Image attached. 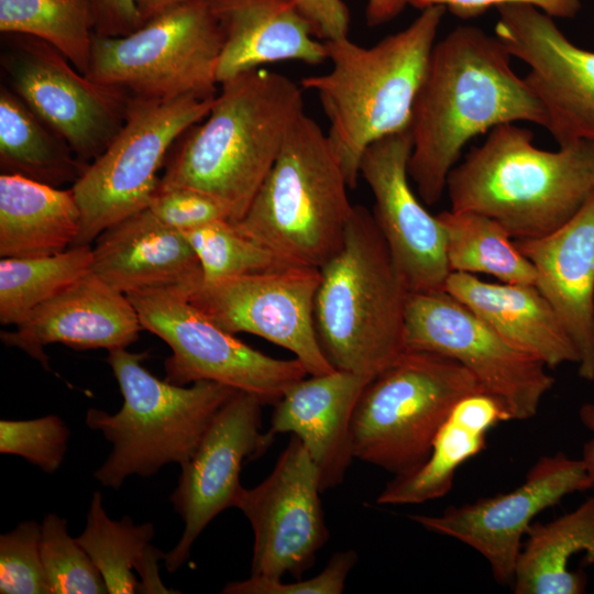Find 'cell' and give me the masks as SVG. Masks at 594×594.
Listing matches in <instances>:
<instances>
[{"label":"cell","mask_w":594,"mask_h":594,"mask_svg":"<svg viewBox=\"0 0 594 594\" xmlns=\"http://www.w3.org/2000/svg\"><path fill=\"white\" fill-rule=\"evenodd\" d=\"M510 58L497 37L473 25L457 26L435 43L409 124L408 174L424 204L440 201L473 138L518 121L546 128L543 106Z\"/></svg>","instance_id":"obj_1"},{"label":"cell","mask_w":594,"mask_h":594,"mask_svg":"<svg viewBox=\"0 0 594 594\" xmlns=\"http://www.w3.org/2000/svg\"><path fill=\"white\" fill-rule=\"evenodd\" d=\"M302 89L263 67L221 82L209 113L168 158L160 185L205 193L224 206L231 223L241 220L305 112Z\"/></svg>","instance_id":"obj_2"},{"label":"cell","mask_w":594,"mask_h":594,"mask_svg":"<svg viewBox=\"0 0 594 594\" xmlns=\"http://www.w3.org/2000/svg\"><path fill=\"white\" fill-rule=\"evenodd\" d=\"M432 6L405 29L364 47L349 36L324 42L329 72L301 79L329 122L327 136L350 188L364 151L409 128L413 107L446 13Z\"/></svg>","instance_id":"obj_3"},{"label":"cell","mask_w":594,"mask_h":594,"mask_svg":"<svg viewBox=\"0 0 594 594\" xmlns=\"http://www.w3.org/2000/svg\"><path fill=\"white\" fill-rule=\"evenodd\" d=\"M532 141L515 123L493 128L450 172L451 210L490 217L514 240L544 237L569 221L594 190V143L546 151Z\"/></svg>","instance_id":"obj_4"},{"label":"cell","mask_w":594,"mask_h":594,"mask_svg":"<svg viewBox=\"0 0 594 594\" xmlns=\"http://www.w3.org/2000/svg\"><path fill=\"white\" fill-rule=\"evenodd\" d=\"M314 324L336 369L373 380L406 350L409 290L382 232L363 206H353L340 251L320 268Z\"/></svg>","instance_id":"obj_5"},{"label":"cell","mask_w":594,"mask_h":594,"mask_svg":"<svg viewBox=\"0 0 594 594\" xmlns=\"http://www.w3.org/2000/svg\"><path fill=\"white\" fill-rule=\"evenodd\" d=\"M327 133L302 112L235 229L292 265L320 268L342 248L353 206Z\"/></svg>","instance_id":"obj_6"},{"label":"cell","mask_w":594,"mask_h":594,"mask_svg":"<svg viewBox=\"0 0 594 594\" xmlns=\"http://www.w3.org/2000/svg\"><path fill=\"white\" fill-rule=\"evenodd\" d=\"M108 352L106 361L123 404L116 414L88 409L86 425L112 444L94 477L106 487L119 488L132 475L148 477L169 463H186L218 410L238 389L209 381L172 384L142 365L147 352Z\"/></svg>","instance_id":"obj_7"},{"label":"cell","mask_w":594,"mask_h":594,"mask_svg":"<svg viewBox=\"0 0 594 594\" xmlns=\"http://www.w3.org/2000/svg\"><path fill=\"white\" fill-rule=\"evenodd\" d=\"M481 391L457 361L406 349L359 397L351 421L354 459L394 476L415 470L455 403Z\"/></svg>","instance_id":"obj_8"},{"label":"cell","mask_w":594,"mask_h":594,"mask_svg":"<svg viewBox=\"0 0 594 594\" xmlns=\"http://www.w3.org/2000/svg\"><path fill=\"white\" fill-rule=\"evenodd\" d=\"M222 41L208 1L188 0L127 35L94 34L86 76L131 98H211Z\"/></svg>","instance_id":"obj_9"},{"label":"cell","mask_w":594,"mask_h":594,"mask_svg":"<svg viewBox=\"0 0 594 594\" xmlns=\"http://www.w3.org/2000/svg\"><path fill=\"white\" fill-rule=\"evenodd\" d=\"M213 98H130L122 128L72 186L81 213L73 246L91 245L105 230L147 207L172 145L206 118Z\"/></svg>","instance_id":"obj_10"},{"label":"cell","mask_w":594,"mask_h":594,"mask_svg":"<svg viewBox=\"0 0 594 594\" xmlns=\"http://www.w3.org/2000/svg\"><path fill=\"white\" fill-rule=\"evenodd\" d=\"M188 294L165 288L127 295L143 329L172 350L164 362L167 382L182 386L216 382L275 405L289 386L308 375L298 359L268 356L220 328L190 302Z\"/></svg>","instance_id":"obj_11"},{"label":"cell","mask_w":594,"mask_h":594,"mask_svg":"<svg viewBox=\"0 0 594 594\" xmlns=\"http://www.w3.org/2000/svg\"><path fill=\"white\" fill-rule=\"evenodd\" d=\"M405 345L460 363L505 405L512 420L536 416L554 385L542 361L507 342L444 289L409 293Z\"/></svg>","instance_id":"obj_12"},{"label":"cell","mask_w":594,"mask_h":594,"mask_svg":"<svg viewBox=\"0 0 594 594\" xmlns=\"http://www.w3.org/2000/svg\"><path fill=\"white\" fill-rule=\"evenodd\" d=\"M319 471L294 435L272 472L256 486L242 487L234 507L253 535L251 575L299 580L329 539L320 499Z\"/></svg>","instance_id":"obj_13"},{"label":"cell","mask_w":594,"mask_h":594,"mask_svg":"<svg viewBox=\"0 0 594 594\" xmlns=\"http://www.w3.org/2000/svg\"><path fill=\"white\" fill-rule=\"evenodd\" d=\"M320 271L301 265L201 283L190 302L223 330L251 333L290 351L308 375L336 369L324 356L314 324Z\"/></svg>","instance_id":"obj_14"},{"label":"cell","mask_w":594,"mask_h":594,"mask_svg":"<svg viewBox=\"0 0 594 594\" xmlns=\"http://www.w3.org/2000/svg\"><path fill=\"white\" fill-rule=\"evenodd\" d=\"M22 36L3 58L13 91L87 166L122 128L131 97L79 73L46 42Z\"/></svg>","instance_id":"obj_15"},{"label":"cell","mask_w":594,"mask_h":594,"mask_svg":"<svg viewBox=\"0 0 594 594\" xmlns=\"http://www.w3.org/2000/svg\"><path fill=\"white\" fill-rule=\"evenodd\" d=\"M591 488L583 461L560 451L541 457L510 492L449 506L437 516L411 515L410 519L474 549L498 583L512 585L522 538L535 517L565 496Z\"/></svg>","instance_id":"obj_16"},{"label":"cell","mask_w":594,"mask_h":594,"mask_svg":"<svg viewBox=\"0 0 594 594\" xmlns=\"http://www.w3.org/2000/svg\"><path fill=\"white\" fill-rule=\"evenodd\" d=\"M263 406L255 395L238 391L218 410L193 455L180 465L170 503L185 526L176 546L164 557L169 573L185 563L210 521L234 507L243 487L240 473L244 462L260 458L273 443L275 437L262 431Z\"/></svg>","instance_id":"obj_17"},{"label":"cell","mask_w":594,"mask_h":594,"mask_svg":"<svg viewBox=\"0 0 594 594\" xmlns=\"http://www.w3.org/2000/svg\"><path fill=\"white\" fill-rule=\"evenodd\" d=\"M496 37L529 66L524 77L543 106L559 146L594 143V52L572 43L553 18L529 4L496 8Z\"/></svg>","instance_id":"obj_18"},{"label":"cell","mask_w":594,"mask_h":594,"mask_svg":"<svg viewBox=\"0 0 594 594\" xmlns=\"http://www.w3.org/2000/svg\"><path fill=\"white\" fill-rule=\"evenodd\" d=\"M411 148L409 128L375 141L363 153L360 176L371 189L372 215L409 293L443 290L451 273L446 234L410 186Z\"/></svg>","instance_id":"obj_19"},{"label":"cell","mask_w":594,"mask_h":594,"mask_svg":"<svg viewBox=\"0 0 594 594\" xmlns=\"http://www.w3.org/2000/svg\"><path fill=\"white\" fill-rule=\"evenodd\" d=\"M1 341L50 370L44 348L62 343L75 350L127 349L143 330L129 297L109 286L92 271L34 309Z\"/></svg>","instance_id":"obj_20"},{"label":"cell","mask_w":594,"mask_h":594,"mask_svg":"<svg viewBox=\"0 0 594 594\" xmlns=\"http://www.w3.org/2000/svg\"><path fill=\"white\" fill-rule=\"evenodd\" d=\"M532 263L536 286L560 317L579 353L578 374L594 380V190L556 231L514 240Z\"/></svg>","instance_id":"obj_21"},{"label":"cell","mask_w":594,"mask_h":594,"mask_svg":"<svg viewBox=\"0 0 594 594\" xmlns=\"http://www.w3.org/2000/svg\"><path fill=\"white\" fill-rule=\"evenodd\" d=\"M289 386L274 405L267 430L296 436L319 471L322 492L343 482L354 459L351 421L367 377L334 370Z\"/></svg>","instance_id":"obj_22"},{"label":"cell","mask_w":594,"mask_h":594,"mask_svg":"<svg viewBox=\"0 0 594 594\" xmlns=\"http://www.w3.org/2000/svg\"><path fill=\"white\" fill-rule=\"evenodd\" d=\"M91 271L125 295L165 288L191 293L202 283L200 262L183 231L146 208L95 240Z\"/></svg>","instance_id":"obj_23"},{"label":"cell","mask_w":594,"mask_h":594,"mask_svg":"<svg viewBox=\"0 0 594 594\" xmlns=\"http://www.w3.org/2000/svg\"><path fill=\"white\" fill-rule=\"evenodd\" d=\"M222 33L218 85L268 63L328 59L324 42L288 0H207Z\"/></svg>","instance_id":"obj_24"},{"label":"cell","mask_w":594,"mask_h":594,"mask_svg":"<svg viewBox=\"0 0 594 594\" xmlns=\"http://www.w3.org/2000/svg\"><path fill=\"white\" fill-rule=\"evenodd\" d=\"M444 290L514 346L554 369L579 363V353L557 311L536 285L490 283L451 272Z\"/></svg>","instance_id":"obj_25"},{"label":"cell","mask_w":594,"mask_h":594,"mask_svg":"<svg viewBox=\"0 0 594 594\" xmlns=\"http://www.w3.org/2000/svg\"><path fill=\"white\" fill-rule=\"evenodd\" d=\"M81 213L74 191L19 174L0 176V256L38 257L72 248Z\"/></svg>","instance_id":"obj_26"},{"label":"cell","mask_w":594,"mask_h":594,"mask_svg":"<svg viewBox=\"0 0 594 594\" xmlns=\"http://www.w3.org/2000/svg\"><path fill=\"white\" fill-rule=\"evenodd\" d=\"M522 542L512 587L516 594H582L587 579L571 559L594 564V495L549 522H532Z\"/></svg>","instance_id":"obj_27"},{"label":"cell","mask_w":594,"mask_h":594,"mask_svg":"<svg viewBox=\"0 0 594 594\" xmlns=\"http://www.w3.org/2000/svg\"><path fill=\"white\" fill-rule=\"evenodd\" d=\"M0 162L2 173L19 174L54 187L74 184L87 167L58 134L4 86L0 91Z\"/></svg>","instance_id":"obj_28"},{"label":"cell","mask_w":594,"mask_h":594,"mask_svg":"<svg viewBox=\"0 0 594 594\" xmlns=\"http://www.w3.org/2000/svg\"><path fill=\"white\" fill-rule=\"evenodd\" d=\"M437 217L444 230L451 272L482 273L503 283L536 285L532 263L497 221L471 211L447 210Z\"/></svg>","instance_id":"obj_29"},{"label":"cell","mask_w":594,"mask_h":594,"mask_svg":"<svg viewBox=\"0 0 594 594\" xmlns=\"http://www.w3.org/2000/svg\"><path fill=\"white\" fill-rule=\"evenodd\" d=\"M92 245L38 257H1L0 322L19 326L38 306L91 272Z\"/></svg>","instance_id":"obj_30"},{"label":"cell","mask_w":594,"mask_h":594,"mask_svg":"<svg viewBox=\"0 0 594 594\" xmlns=\"http://www.w3.org/2000/svg\"><path fill=\"white\" fill-rule=\"evenodd\" d=\"M0 30L42 40L88 73L94 29L86 0H0Z\"/></svg>","instance_id":"obj_31"},{"label":"cell","mask_w":594,"mask_h":594,"mask_svg":"<svg viewBox=\"0 0 594 594\" xmlns=\"http://www.w3.org/2000/svg\"><path fill=\"white\" fill-rule=\"evenodd\" d=\"M486 433L449 414L433 439L427 459L415 470L394 476L385 485L376 503L421 504L447 495L457 470L485 449Z\"/></svg>","instance_id":"obj_32"},{"label":"cell","mask_w":594,"mask_h":594,"mask_svg":"<svg viewBox=\"0 0 594 594\" xmlns=\"http://www.w3.org/2000/svg\"><path fill=\"white\" fill-rule=\"evenodd\" d=\"M155 534L151 522L135 525L130 517L112 520L102 503V494H92L87 522L77 537L80 546L101 573L110 594L140 593L133 570Z\"/></svg>","instance_id":"obj_33"},{"label":"cell","mask_w":594,"mask_h":594,"mask_svg":"<svg viewBox=\"0 0 594 594\" xmlns=\"http://www.w3.org/2000/svg\"><path fill=\"white\" fill-rule=\"evenodd\" d=\"M202 270V283L292 265L239 232L229 220L182 230Z\"/></svg>","instance_id":"obj_34"},{"label":"cell","mask_w":594,"mask_h":594,"mask_svg":"<svg viewBox=\"0 0 594 594\" xmlns=\"http://www.w3.org/2000/svg\"><path fill=\"white\" fill-rule=\"evenodd\" d=\"M40 550L51 594H106L105 580L67 520L47 514L41 524Z\"/></svg>","instance_id":"obj_35"},{"label":"cell","mask_w":594,"mask_h":594,"mask_svg":"<svg viewBox=\"0 0 594 594\" xmlns=\"http://www.w3.org/2000/svg\"><path fill=\"white\" fill-rule=\"evenodd\" d=\"M70 431L57 415L29 420H0V452L24 458L48 474L64 461Z\"/></svg>","instance_id":"obj_36"},{"label":"cell","mask_w":594,"mask_h":594,"mask_svg":"<svg viewBox=\"0 0 594 594\" xmlns=\"http://www.w3.org/2000/svg\"><path fill=\"white\" fill-rule=\"evenodd\" d=\"M41 524L20 522L0 536V593L51 594L40 550Z\"/></svg>","instance_id":"obj_37"},{"label":"cell","mask_w":594,"mask_h":594,"mask_svg":"<svg viewBox=\"0 0 594 594\" xmlns=\"http://www.w3.org/2000/svg\"><path fill=\"white\" fill-rule=\"evenodd\" d=\"M359 560L353 550L336 552L316 576L284 583L282 580H272L251 575L242 581L229 582L222 590L226 594H341L345 580Z\"/></svg>","instance_id":"obj_38"},{"label":"cell","mask_w":594,"mask_h":594,"mask_svg":"<svg viewBox=\"0 0 594 594\" xmlns=\"http://www.w3.org/2000/svg\"><path fill=\"white\" fill-rule=\"evenodd\" d=\"M146 209L164 224L190 229L213 220H229L218 200L199 190L182 186H158Z\"/></svg>","instance_id":"obj_39"},{"label":"cell","mask_w":594,"mask_h":594,"mask_svg":"<svg viewBox=\"0 0 594 594\" xmlns=\"http://www.w3.org/2000/svg\"><path fill=\"white\" fill-rule=\"evenodd\" d=\"M517 3L532 6L551 18L560 19L574 18L581 9L580 0H408V4L419 10L442 6L461 19L476 18L491 8Z\"/></svg>","instance_id":"obj_40"},{"label":"cell","mask_w":594,"mask_h":594,"mask_svg":"<svg viewBox=\"0 0 594 594\" xmlns=\"http://www.w3.org/2000/svg\"><path fill=\"white\" fill-rule=\"evenodd\" d=\"M323 42L349 36L350 12L343 0H288Z\"/></svg>","instance_id":"obj_41"},{"label":"cell","mask_w":594,"mask_h":594,"mask_svg":"<svg viewBox=\"0 0 594 594\" xmlns=\"http://www.w3.org/2000/svg\"><path fill=\"white\" fill-rule=\"evenodd\" d=\"M86 2L96 35L123 36L144 23L136 0H86Z\"/></svg>","instance_id":"obj_42"},{"label":"cell","mask_w":594,"mask_h":594,"mask_svg":"<svg viewBox=\"0 0 594 594\" xmlns=\"http://www.w3.org/2000/svg\"><path fill=\"white\" fill-rule=\"evenodd\" d=\"M165 553L150 544L144 556L135 566L141 576L140 593H174L165 587L158 576V560L164 559Z\"/></svg>","instance_id":"obj_43"},{"label":"cell","mask_w":594,"mask_h":594,"mask_svg":"<svg viewBox=\"0 0 594 594\" xmlns=\"http://www.w3.org/2000/svg\"><path fill=\"white\" fill-rule=\"evenodd\" d=\"M408 4V0H367L366 22L375 26L397 16Z\"/></svg>","instance_id":"obj_44"},{"label":"cell","mask_w":594,"mask_h":594,"mask_svg":"<svg viewBox=\"0 0 594 594\" xmlns=\"http://www.w3.org/2000/svg\"><path fill=\"white\" fill-rule=\"evenodd\" d=\"M579 416L581 422L590 431L593 432V438L588 440L583 447L581 460L584 463L586 472L592 482V486L594 488V403H586L582 405L579 411Z\"/></svg>","instance_id":"obj_45"},{"label":"cell","mask_w":594,"mask_h":594,"mask_svg":"<svg viewBox=\"0 0 594 594\" xmlns=\"http://www.w3.org/2000/svg\"><path fill=\"white\" fill-rule=\"evenodd\" d=\"M188 0H136L140 15L145 22L152 16Z\"/></svg>","instance_id":"obj_46"}]
</instances>
